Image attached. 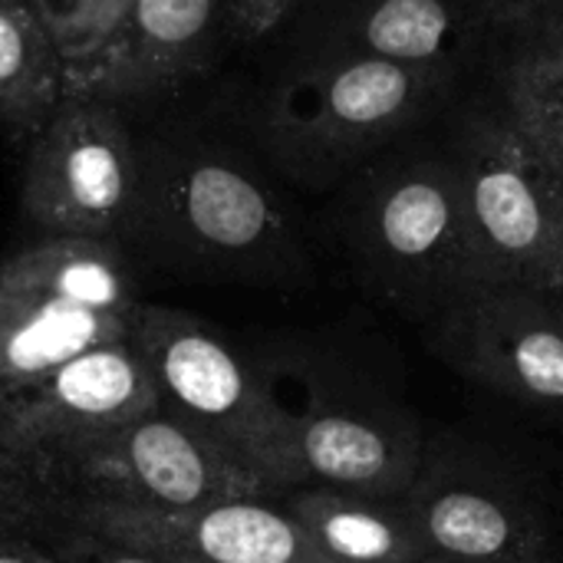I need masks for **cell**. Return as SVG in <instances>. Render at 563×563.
Returning <instances> with one entry per match:
<instances>
[{
    "instance_id": "1",
    "label": "cell",
    "mask_w": 563,
    "mask_h": 563,
    "mask_svg": "<svg viewBox=\"0 0 563 563\" xmlns=\"http://www.w3.org/2000/svg\"><path fill=\"white\" fill-rule=\"evenodd\" d=\"M340 228L363 287L412 320L432 323L475 287L459 178L439 122L346 181Z\"/></svg>"
},
{
    "instance_id": "2",
    "label": "cell",
    "mask_w": 563,
    "mask_h": 563,
    "mask_svg": "<svg viewBox=\"0 0 563 563\" xmlns=\"http://www.w3.org/2000/svg\"><path fill=\"white\" fill-rule=\"evenodd\" d=\"M125 241L181 277L290 287L310 274L284 198L251 165L218 152L142 158Z\"/></svg>"
},
{
    "instance_id": "3",
    "label": "cell",
    "mask_w": 563,
    "mask_h": 563,
    "mask_svg": "<svg viewBox=\"0 0 563 563\" xmlns=\"http://www.w3.org/2000/svg\"><path fill=\"white\" fill-rule=\"evenodd\" d=\"M465 86L353 53H313L264 102V145L310 188L350 181L383 152L439 122Z\"/></svg>"
},
{
    "instance_id": "4",
    "label": "cell",
    "mask_w": 563,
    "mask_h": 563,
    "mask_svg": "<svg viewBox=\"0 0 563 563\" xmlns=\"http://www.w3.org/2000/svg\"><path fill=\"white\" fill-rule=\"evenodd\" d=\"M439 132L459 178L475 287L551 294L563 280V188L492 76L452 102Z\"/></svg>"
},
{
    "instance_id": "5",
    "label": "cell",
    "mask_w": 563,
    "mask_h": 563,
    "mask_svg": "<svg viewBox=\"0 0 563 563\" xmlns=\"http://www.w3.org/2000/svg\"><path fill=\"white\" fill-rule=\"evenodd\" d=\"M129 343L148 366L162 409L234 459L274 498L300 488L290 402L208 320L142 300Z\"/></svg>"
},
{
    "instance_id": "6",
    "label": "cell",
    "mask_w": 563,
    "mask_h": 563,
    "mask_svg": "<svg viewBox=\"0 0 563 563\" xmlns=\"http://www.w3.org/2000/svg\"><path fill=\"white\" fill-rule=\"evenodd\" d=\"M49 492L63 511L73 505H106L152 515H178L238 498H274L234 459L162 406L66 455L49 472Z\"/></svg>"
},
{
    "instance_id": "7",
    "label": "cell",
    "mask_w": 563,
    "mask_h": 563,
    "mask_svg": "<svg viewBox=\"0 0 563 563\" xmlns=\"http://www.w3.org/2000/svg\"><path fill=\"white\" fill-rule=\"evenodd\" d=\"M142 191V155L112 102L66 96L33 135L20 205L43 234L125 241Z\"/></svg>"
},
{
    "instance_id": "8",
    "label": "cell",
    "mask_w": 563,
    "mask_h": 563,
    "mask_svg": "<svg viewBox=\"0 0 563 563\" xmlns=\"http://www.w3.org/2000/svg\"><path fill=\"white\" fill-rule=\"evenodd\" d=\"M158 406L155 379L135 346L129 340L106 343L13 396L7 406V442L49 492V472L66 455L132 426Z\"/></svg>"
},
{
    "instance_id": "9",
    "label": "cell",
    "mask_w": 563,
    "mask_h": 563,
    "mask_svg": "<svg viewBox=\"0 0 563 563\" xmlns=\"http://www.w3.org/2000/svg\"><path fill=\"white\" fill-rule=\"evenodd\" d=\"M435 353L465 379L534 409H563V323L548 294L472 287L432 320Z\"/></svg>"
},
{
    "instance_id": "10",
    "label": "cell",
    "mask_w": 563,
    "mask_h": 563,
    "mask_svg": "<svg viewBox=\"0 0 563 563\" xmlns=\"http://www.w3.org/2000/svg\"><path fill=\"white\" fill-rule=\"evenodd\" d=\"M294 412V459L300 488H336L373 498H402L426 462L416 419L386 396L310 379Z\"/></svg>"
},
{
    "instance_id": "11",
    "label": "cell",
    "mask_w": 563,
    "mask_h": 563,
    "mask_svg": "<svg viewBox=\"0 0 563 563\" xmlns=\"http://www.w3.org/2000/svg\"><path fill=\"white\" fill-rule=\"evenodd\" d=\"M429 558L462 563H554L538 505L478 459L429 455L406 495Z\"/></svg>"
},
{
    "instance_id": "12",
    "label": "cell",
    "mask_w": 563,
    "mask_h": 563,
    "mask_svg": "<svg viewBox=\"0 0 563 563\" xmlns=\"http://www.w3.org/2000/svg\"><path fill=\"white\" fill-rule=\"evenodd\" d=\"M63 518L172 563H333L274 498H238L178 515L73 505Z\"/></svg>"
},
{
    "instance_id": "13",
    "label": "cell",
    "mask_w": 563,
    "mask_h": 563,
    "mask_svg": "<svg viewBox=\"0 0 563 563\" xmlns=\"http://www.w3.org/2000/svg\"><path fill=\"white\" fill-rule=\"evenodd\" d=\"M508 46L465 0H346L317 53L373 56L472 89L495 73Z\"/></svg>"
},
{
    "instance_id": "14",
    "label": "cell",
    "mask_w": 563,
    "mask_h": 563,
    "mask_svg": "<svg viewBox=\"0 0 563 563\" xmlns=\"http://www.w3.org/2000/svg\"><path fill=\"white\" fill-rule=\"evenodd\" d=\"M228 23V0H132L99 49L66 69V96L102 102L152 96L198 73Z\"/></svg>"
},
{
    "instance_id": "15",
    "label": "cell",
    "mask_w": 563,
    "mask_h": 563,
    "mask_svg": "<svg viewBox=\"0 0 563 563\" xmlns=\"http://www.w3.org/2000/svg\"><path fill=\"white\" fill-rule=\"evenodd\" d=\"M0 287L125 320L142 303L122 244L96 238L46 234L0 261Z\"/></svg>"
},
{
    "instance_id": "16",
    "label": "cell",
    "mask_w": 563,
    "mask_h": 563,
    "mask_svg": "<svg viewBox=\"0 0 563 563\" xmlns=\"http://www.w3.org/2000/svg\"><path fill=\"white\" fill-rule=\"evenodd\" d=\"M132 320L66 307L0 287V389L7 399L33 389L63 363L129 340Z\"/></svg>"
},
{
    "instance_id": "17",
    "label": "cell",
    "mask_w": 563,
    "mask_h": 563,
    "mask_svg": "<svg viewBox=\"0 0 563 563\" xmlns=\"http://www.w3.org/2000/svg\"><path fill=\"white\" fill-rule=\"evenodd\" d=\"M333 563H422L429 548L402 498L303 485L280 501Z\"/></svg>"
},
{
    "instance_id": "18",
    "label": "cell",
    "mask_w": 563,
    "mask_h": 563,
    "mask_svg": "<svg viewBox=\"0 0 563 563\" xmlns=\"http://www.w3.org/2000/svg\"><path fill=\"white\" fill-rule=\"evenodd\" d=\"M66 99V59L30 0H0V125L36 135Z\"/></svg>"
},
{
    "instance_id": "19",
    "label": "cell",
    "mask_w": 563,
    "mask_h": 563,
    "mask_svg": "<svg viewBox=\"0 0 563 563\" xmlns=\"http://www.w3.org/2000/svg\"><path fill=\"white\" fill-rule=\"evenodd\" d=\"M492 86L563 188V26L508 46Z\"/></svg>"
},
{
    "instance_id": "20",
    "label": "cell",
    "mask_w": 563,
    "mask_h": 563,
    "mask_svg": "<svg viewBox=\"0 0 563 563\" xmlns=\"http://www.w3.org/2000/svg\"><path fill=\"white\" fill-rule=\"evenodd\" d=\"M63 521V505L46 492V485L16 459L0 455V534H40Z\"/></svg>"
},
{
    "instance_id": "21",
    "label": "cell",
    "mask_w": 563,
    "mask_h": 563,
    "mask_svg": "<svg viewBox=\"0 0 563 563\" xmlns=\"http://www.w3.org/2000/svg\"><path fill=\"white\" fill-rule=\"evenodd\" d=\"M49 538H53L49 551H53L56 563H172L139 544L99 534V531L66 521V518L49 531Z\"/></svg>"
},
{
    "instance_id": "22",
    "label": "cell",
    "mask_w": 563,
    "mask_h": 563,
    "mask_svg": "<svg viewBox=\"0 0 563 563\" xmlns=\"http://www.w3.org/2000/svg\"><path fill=\"white\" fill-rule=\"evenodd\" d=\"M508 43L544 33L563 20V0H465Z\"/></svg>"
},
{
    "instance_id": "23",
    "label": "cell",
    "mask_w": 563,
    "mask_h": 563,
    "mask_svg": "<svg viewBox=\"0 0 563 563\" xmlns=\"http://www.w3.org/2000/svg\"><path fill=\"white\" fill-rule=\"evenodd\" d=\"M36 7V13L46 20L63 59L69 63L79 46H82V36H86V26L92 20V10L99 0H30Z\"/></svg>"
},
{
    "instance_id": "24",
    "label": "cell",
    "mask_w": 563,
    "mask_h": 563,
    "mask_svg": "<svg viewBox=\"0 0 563 563\" xmlns=\"http://www.w3.org/2000/svg\"><path fill=\"white\" fill-rule=\"evenodd\" d=\"M300 0H228V23L241 40L274 33Z\"/></svg>"
},
{
    "instance_id": "25",
    "label": "cell",
    "mask_w": 563,
    "mask_h": 563,
    "mask_svg": "<svg viewBox=\"0 0 563 563\" xmlns=\"http://www.w3.org/2000/svg\"><path fill=\"white\" fill-rule=\"evenodd\" d=\"M129 7H132V0H99L96 10H92V20H89V26H86L82 46H79V53L66 63V69H69V66H79L82 59H89V56L99 49V43L112 33V26L122 20V13H125Z\"/></svg>"
},
{
    "instance_id": "26",
    "label": "cell",
    "mask_w": 563,
    "mask_h": 563,
    "mask_svg": "<svg viewBox=\"0 0 563 563\" xmlns=\"http://www.w3.org/2000/svg\"><path fill=\"white\" fill-rule=\"evenodd\" d=\"M36 538L40 534H20V531L0 534V563H56L53 551Z\"/></svg>"
},
{
    "instance_id": "27",
    "label": "cell",
    "mask_w": 563,
    "mask_h": 563,
    "mask_svg": "<svg viewBox=\"0 0 563 563\" xmlns=\"http://www.w3.org/2000/svg\"><path fill=\"white\" fill-rule=\"evenodd\" d=\"M7 406H10V399H7V393L0 389V455H3V459H16L13 449H10V442H7ZM16 462H20V459H16Z\"/></svg>"
},
{
    "instance_id": "28",
    "label": "cell",
    "mask_w": 563,
    "mask_h": 563,
    "mask_svg": "<svg viewBox=\"0 0 563 563\" xmlns=\"http://www.w3.org/2000/svg\"><path fill=\"white\" fill-rule=\"evenodd\" d=\"M551 297V303H554V310H558V317H561V323H563V280L548 294Z\"/></svg>"
},
{
    "instance_id": "29",
    "label": "cell",
    "mask_w": 563,
    "mask_h": 563,
    "mask_svg": "<svg viewBox=\"0 0 563 563\" xmlns=\"http://www.w3.org/2000/svg\"><path fill=\"white\" fill-rule=\"evenodd\" d=\"M422 563H462V561H442V558H426Z\"/></svg>"
},
{
    "instance_id": "30",
    "label": "cell",
    "mask_w": 563,
    "mask_h": 563,
    "mask_svg": "<svg viewBox=\"0 0 563 563\" xmlns=\"http://www.w3.org/2000/svg\"><path fill=\"white\" fill-rule=\"evenodd\" d=\"M561 26H563V20H561Z\"/></svg>"
}]
</instances>
